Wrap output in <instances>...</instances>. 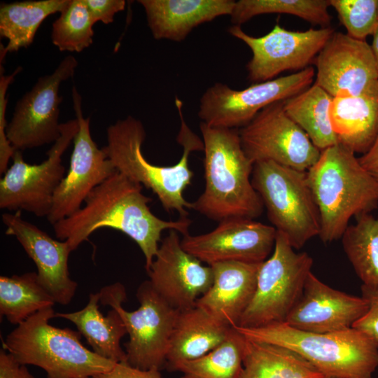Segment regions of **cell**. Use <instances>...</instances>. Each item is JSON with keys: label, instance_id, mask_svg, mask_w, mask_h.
<instances>
[{"label": "cell", "instance_id": "cell-25", "mask_svg": "<svg viewBox=\"0 0 378 378\" xmlns=\"http://www.w3.org/2000/svg\"><path fill=\"white\" fill-rule=\"evenodd\" d=\"M100 293H92L86 306L74 312L55 313V317L72 322L92 348V351L115 363L127 362V354L120 346L121 339L127 334L125 323L115 309L106 316L99 311Z\"/></svg>", "mask_w": 378, "mask_h": 378}, {"label": "cell", "instance_id": "cell-41", "mask_svg": "<svg viewBox=\"0 0 378 378\" xmlns=\"http://www.w3.org/2000/svg\"><path fill=\"white\" fill-rule=\"evenodd\" d=\"M370 46L374 55L378 74V27L372 35V42Z\"/></svg>", "mask_w": 378, "mask_h": 378}, {"label": "cell", "instance_id": "cell-30", "mask_svg": "<svg viewBox=\"0 0 378 378\" xmlns=\"http://www.w3.org/2000/svg\"><path fill=\"white\" fill-rule=\"evenodd\" d=\"M344 252L363 285L378 288V218L370 213L356 217L342 236Z\"/></svg>", "mask_w": 378, "mask_h": 378}, {"label": "cell", "instance_id": "cell-7", "mask_svg": "<svg viewBox=\"0 0 378 378\" xmlns=\"http://www.w3.org/2000/svg\"><path fill=\"white\" fill-rule=\"evenodd\" d=\"M251 183L274 227L294 249L319 235L320 214L307 172L272 161L259 162L253 165Z\"/></svg>", "mask_w": 378, "mask_h": 378}, {"label": "cell", "instance_id": "cell-27", "mask_svg": "<svg viewBox=\"0 0 378 378\" xmlns=\"http://www.w3.org/2000/svg\"><path fill=\"white\" fill-rule=\"evenodd\" d=\"M69 0H38L3 3L0 6V35L8 40L1 47V61L7 52L29 46L41 24L49 15L60 13Z\"/></svg>", "mask_w": 378, "mask_h": 378}, {"label": "cell", "instance_id": "cell-18", "mask_svg": "<svg viewBox=\"0 0 378 378\" xmlns=\"http://www.w3.org/2000/svg\"><path fill=\"white\" fill-rule=\"evenodd\" d=\"M147 273L153 288L178 311L194 307L214 280L211 267L203 265L186 251L174 230H170L161 241Z\"/></svg>", "mask_w": 378, "mask_h": 378}, {"label": "cell", "instance_id": "cell-31", "mask_svg": "<svg viewBox=\"0 0 378 378\" xmlns=\"http://www.w3.org/2000/svg\"><path fill=\"white\" fill-rule=\"evenodd\" d=\"M246 341L233 326L227 338L205 355L178 362L167 368L195 378H239Z\"/></svg>", "mask_w": 378, "mask_h": 378}, {"label": "cell", "instance_id": "cell-8", "mask_svg": "<svg viewBox=\"0 0 378 378\" xmlns=\"http://www.w3.org/2000/svg\"><path fill=\"white\" fill-rule=\"evenodd\" d=\"M100 302L110 305L121 316L129 335L125 344L127 363L141 370L160 369L165 365L172 335L179 311L172 307L153 288L149 280L138 288L139 307L125 310V287L120 283L104 287Z\"/></svg>", "mask_w": 378, "mask_h": 378}, {"label": "cell", "instance_id": "cell-17", "mask_svg": "<svg viewBox=\"0 0 378 378\" xmlns=\"http://www.w3.org/2000/svg\"><path fill=\"white\" fill-rule=\"evenodd\" d=\"M276 230L253 219L232 218L211 232L184 235L183 248L208 265L226 261L262 262L274 249Z\"/></svg>", "mask_w": 378, "mask_h": 378}, {"label": "cell", "instance_id": "cell-4", "mask_svg": "<svg viewBox=\"0 0 378 378\" xmlns=\"http://www.w3.org/2000/svg\"><path fill=\"white\" fill-rule=\"evenodd\" d=\"M351 150L337 144L321 152L307 171V182L321 218L319 237L330 243L342 237L353 216L378 206V180Z\"/></svg>", "mask_w": 378, "mask_h": 378}, {"label": "cell", "instance_id": "cell-14", "mask_svg": "<svg viewBox=\"0 0 378 378\" xmlns=\"http://www.w3.org/2000/svg\"><path fill=\"white\" fill-rule=\"evenodd\" d=\"M78 61L66 56L55 71L40 77L18 100L6 127V136L15 150H24L55 143L61 135L59 122L62 82L74 74Z\"/></svg>", "mask_w": 378, "mask_h": 378}, {"label": "cell", "instance_id": "cell-13", "mask_svg": "<svg viewBox=\"0 0 378 378\" xmlns=\"http://www.w3.org/2000/svg\"><path fill=\"white\" fill-rule=\"evenodd\" d=\"M243 150L251 161H272L307 172L318 161L321 150L286 114L283 102L260 111L239 130Z\"/></svg>", "mask_w": 378, "mask_h": 378}, {"label": "cell", "instance_id": "cell-34", "mask_svg": "<svg viewBox=\"0 0 378 378\" xmlns=\"http://www.w3.org/2000/svg\"><path fill=\"white\" fill-rule=\"evenodd\" d=\"M346 34L358 40L373 35L378 27V0H330Z\"/></svg>", "mask_w": 378, "mask_h": 378}, {"label": "cell", "instance_id": "cell-20", "mask_svg": "<svg viewBox=\"0 0 378 378\" xmlns=\"http://www.w3.org/2000/svg\"><path fill=\"white\" fill-rule=\"evenodd\" d=\"M368 309L362 297L334 289L311 272L300 298L284 323L312 332L344 331L351 328Z\"/></svg>", "mask_w": 378, "mask_h": 378}, {"label": "cell", "instance_id": "cell-26", "mask_svg": "<svg viewBox=\"0 0 378 378\" xmlns=\"http://www.w3.org/2000/svg\"><path fill=\"white\" fill-rule=\"evenodd\" d=\"M246 339L239 378H323L293 351L276 344Z\"/></svg>", "mask_w": 378, "mask_h": 378}, {"label": "cell", "instance_id": "cell-22", "mask_svg": "<svg viewBox=\"0 0 378 378\" xmlns=\"http://www.w3.org/2000/svg\"><path fill=\"white\" fill-rule=\"evenodd\" d=\"M154 38L183 41L201 24L231 15L232 0H139Z\"/></svg>", "mask_w": 378, "mask_h": 378}, {"label": "cell", "instance_id": "cell-10", "mask_svg": "<svg viewBox=\"0 0 378 378\" xmlns=\"http://www.w3.org/2000/svg\"><path fill=\"white\" fill-rule=\"evenodd\" d=\"M78 130L76 118L62 123L60 136L48 151V158L38 164L24 162L22 151L15 150L13 164L0 180V208L47 217L55 192L66 174L62 155Z\"/></svg>", "mask_w": 378, "mask_h": 378}, {"label": "cell", "instance_id": "cell-2", "mask_svg": "<svg viewBox=\"0 0 378 378\" xmlns=\"http://www.w3.org/2000/svg\"><path fill=\"white\" fill-rule=\"evenodd\" d=\"M175 105L181 119L176 140L183 148L175 164L155 165L145 158L141 150L146 138L144 127L140 120L130 115L108 127L107 145L102 148L119 172L151 190L167 211H174L180 218H188L191 203L185 199L183 192L194 174L189 167V156L192 151L203 150L204 144L187 125L180 99H175Z\"/></svg>", "mask_w": 378, "mask_h": 378}, {"label": "cell", "instance_id": "cell-11", "mask_svg": "<svg viewBox=\"0 0 378 378\" xmlns=\"http://www.w3.org/2000/svg\"><path fill=\"white\" fill-rule=\"evenodd\" d=\"M315 75V69L309 66L240 90L216 83L201 97L198 116L202 122L213 127L242 128L267 106L284 102L307 89L313 85Z\"/></svg>", "mask_w": 378, "mask_h": 378}, {"label": "cell", "instance_id": "cell-19", "mask_svg": "<svg viewBox=\"0 0 378 378\" xmlns=\"http://www.w3.org/2000/svg\"><path fill=\"white\" fill-rule=\"evenodd\" d=\"M6 234L14 236L37 268L40 284L55 303L67 304L78 284L70 277L68 260L72 251L66 241L56 240L38 227L24 220L22 211L1 216Z\"/></svg>", "mask_w": 378, "mask_h": 378}, {"label": "cell", "instance_id": "cell-5", "mask_svg": "<svg viewBox=\"0 0 378 378\" xmlns=\"http://www.w3.org/2000/svg\"><path fill=\"white\" fill-rule=\"evenodd\" d=\"M52 307L18 325L2 342L3 349L21 364L42 368L46 378H92L111 370L115 363L86 348L78 331L50 324L55 315Z\"/></svg>", "mask_w": 378, "mask_h": 378}, {"label": "cell", "instance_id": "cell-15", "mask_svg": "<svg viewBox=\"0 0 378 378\" xmlns=\"http://www.w3.org/2000/svg\"><path fill=\"white\" fill-rule=\"evenodd\" d=\"M72 98L79 130L73 141L69 168L55 192L46 217L52 225L78 211L90 192L118 171L92 139L90 118L83 116L81 97L76 87L72 89Z\"/></svg>", "mask_w": 378, "mask_h": 378}, {"label": "cell", "instance_id": "cell-9", "mask_svg": "<svg viewBox=\"0 0 378 378\" xmlns=\"http://www.w3.org/2000/svg\"><path fill=\"white\" fill-rule=\"evenodd\" d=\"M312 265L307 253H296L276 231L272 254L261 262L255 293L236 326L255 328L284 323L302 293Z\"/></svg>", "mask_w": 378, "mask_h": 378}, {"label": "cell", "instance_id": "cell-16", "mask_svg": "<svg viewBox=\"0 0 378 378\" xmlns=\"http://www.w3.org/2000/svg\"><path fill=\"white\" fill-rule=\"evenodd\" d=\"M314 63V83L332 97L378 92L376 64L365 40L335 31Z\"/></svg>", "mask_w": 378, "mask_h": 378}, {"label": "cell", "instance_id": "cell-32", "mask_svg": "<svg viewBox=\"0 0 378 378\" xmlns=\"http://www.w3.org/2000/svg\"><path fill=\"white\" fill-rule=\"evenodd\" d=\"M330 0H239L230 15L234 25L240 26L263 14H288L323 27H330Z\"/></svg>", "mask_w": 378, "mask_h": 378}, {"label": "cell", "instance_id": "cell-40", "mask_svg": "<svg viewBox=\"0 0 378 378\" xmlns=\"http://www.w3.org/2000/svg\"><path fill=\"white\" fill-rule=\"evenodd\" d=\"M358 160L361 165L378 180V134L371 147Z\"/></svg>", "mask_w": 378, "mask_h": 378}, {"label": "cell", "instance_id": "cell-39", "mask_svg": "<svg viewBox=\"0 0 378 378\" xmlns=\"http://www.w3.org/2000/svg\"><path fill=\"white\" fill-rule=\"evenodd\" d=\"M0 378H35L26 365L20 363L6 350L0 351Z\"/></svg>", "mask_w": 378, "mask_h": 378}, {"label": "cell", "instance_id": "cell-42", "mask_svg": "<svg viewBox=\"0 0 378 378\" xmlns=\"http://www.w3.org/2000/svg\"><path fill=\"white\" fill-rule=\"evenodd\" d=\"M181 378H195V377L184 374Z\"/></svg>", "mask_w": 378, "mask_h": 378}, {"label": "cell", "instance_id": "cell-24", "mask_svg": "<svg viewBox=\"0 0 378 378\" xmlns=\"http://www.w3.org/2000/svg\"><path fill=\"white\" fill-rule=\"evenodd\" d=\"M232 328L196 305L179 311L165 365L205 355L227 338Z\"/></svg>", "mask_w": 378, "mask_h": 378}, {"label": "cell", "instance_id": "cell-36", "mask_svg": "<svg viewBox=\"0 0 378 378\" xmlns=\"http://www.w3.org/2000/svg\"><path fill=\"white\" fill-rule=\"evenodd\" d=\"M361 294L368 303V309L352 328L364 333L378 349V288L362 284Z\"/></svg>", "mask_w": 378, "mask_h": 378}, {"label": "cell", "instance_id": "cell-1", "mask_svg": "<svg viewBox=\"0 0 378 378\" xmlns=\"http://www.w3.org/2000/svg\"><path fill=\"white\" fill-rule=\"evenodd\" d=\"M142 188L117 171L90 192L78 211L53 225L56 237L66 241L73 251L98 229L119 230L139 246L148 271L162 232L174 230L186 235L192 221L188 218L164 220L157 217L148 206L152 199L143 194Z\"/></svg>", "mask_w": 378, "mask_h": 378}, {"label": "cell", "instance_id": "cell-21", "mask_svg": "<svg viewBox=\"0 0 378 378\" xmlns=\"http://www.w3.org/2000/svg\"><path fill=\"white\" fill-rule=\"evenodd\" d=\"M260 264L226 261L211 265L212 285L195 305L231 327L237 326L255 293Z\"/></svg>", "mask_w": 378, "mask_h": 378}, {"label": "cell", "instance_id": "cell-29", "mask_svg": "<svg viewBox=\"0 0 378 378\" xmlns=\"http://www.w3.org/2000/svg\"><path fill=\"white\" fill-rule=\"evenodd\" d=\"M55 302L40 284L36 272L0 276V315L19 325Z\"/></svg>", "mask_w": 378, "mask_h": 378}, {"label": "cell", "instance_id": "cell-35", "mask_svg": "<svg viewBox=\"0 0 378 378\" xmlns=\"http://www.w3.org/2000/svg\"><path fill=\"white\" fill-rule=\"evenodd\" d=\"M18 66L15 71L9 75L2 74L0 76V173L4 174L8 169L10 159H12L15 149L6 136L7 124L5 118L6 107L7 104L6 92L8 86L13 81L15 76L20 71Z\"/></svg>", "mask_w": 378, "mask_h": 378}, {"label": "cell", "instance_id": "cell-28", "mask_svg": "<svg viewBox=\"0 0 378 378\" xmlns=\"http://www.w3.org/2000/svg\"><path fill=\"white\" fill-rule=\"evenodd\" d=\"M332 97L313 83L283 102L284 109L321 151L338 144L332 129L330 107Z\"/></svg>", "mask_w": 378, "mask_h": 378}, {"label": "cell", "instance_id": "cell-43", "mask_svg": "<svg viewBox=\"0 0 378 378\" xmlns=\"http://www.w3.org/2000/svg\"><path fill=\"white\" fill-rule=\"evenodd\" d=\"M323 378H333V377H323Z\"/></svg>", "mask_w": 378, "mask_h": 378}, {"label": "cell", "instance_id": "cell-6", "mask_svg": "<svg viewBox=\"0 0 378 378\" xmlns=\"http://www.w3.org/2000/svg\"><path fill=\"white\" fill-rule=\"evenodd\" d=\"M234 327L247 339L293 351L326 377L372 378L378 368V349L368 337L354 328L317 333L300 330L286 323L255 328Z\"/></svg>", "mask_w": 378, "mask_h": 378}, {"label": "cell", "instance_id": "cell-38", "mask_svg": "<svg viewBox=\"0 0 378 378\" xmlns=\"http://www.w3.org/2000/svg\"><path fill=\"white\" fill-rule=\"evenodd\" d=\"M92 378H162L159 370H141L132 367L127 362L118 363L105 372L97 374Z\"/></svg>", "mask_w": 378, "mask_h": 378}, {"label": "cell", "instance_id": "cell-23", "mask_svg": "<svg viewBox=\"0 0 378 378\" xmlns=\"http://www.w3.org/2000/svg\"><path fill=\"white\" fill-rule=\"evenodd\" d=\"M330 118L338 144L365 153L378 134V92L332 97Z\"/></svg>", "mask_w": 378, "mask_h": 378}, {"label": "cell", "instance_id": "cell-3", "mask_svg": "<svg viewBox=\"0 0 378 378\" xmlns=\"http://www.w3.org/2000/svg\"><path fill=\"white\" fill-rule=\"evenodd\" d=\"M200 128L205 186L191 203V209L218 222L260 216L264 205L251 183L254 164L243 150L239 130L213 127L204 122Z\"/></svg>", "mask_w": 378, "mask_h": 378}, {"label": "cell", "instance_id": "cell-12", "mask_svg": "<svg viewBox=\"0 0 378 378\" xmlns=\"http://www.w3.org/2000/svg\"><path fill=\"white\" fill-rule=\"evenodd\" d=\"M334 31L331 27L293 31L277 24L267 34L255 37L239 25L228 29L252 52L246 69L253 84L274 79L284 71L298 72L309 67Z\"/></svg>", "mask_w": 378, "mask_h": 378}, {"label": "cell", "instance_id": "cell-33", "mask_svg": "<svg viewBox=\"0 0 378 378\" xmlns=\"http://www.w3.org/2000/svg\"><path fill=\"white\" fill-rule=\"evenodd\" d=\"M52 23L51 39L60 51L80 52L93 41V22L85 0H69Z\"/></svg>", "mask_w": 378, "mask_h": 378}, {"label": "cell", "instance_id": "cell-37", "mask_svg": "<svg viewBox=\"0 0 378 378\" xmlns=\"http://www.w3.org/2000/svg\"><path fill=\"white\" fill-rule=\"evenodd\" d=\"M91 18L94 22L110 24L113 22L115 15L125 9V0H85Z\"/></svg>", "mask_w": 378, "mask_h": 378}]
</instances>
